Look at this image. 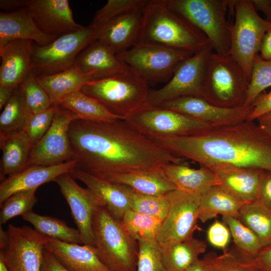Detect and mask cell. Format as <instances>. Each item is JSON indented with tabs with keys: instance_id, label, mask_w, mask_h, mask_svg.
<instances>
[{
	"instance_id": "6da1fadb",
	"label": "cell",
	"mask_w": 271,
	"mask_h": 271,
	"mask_svg": "<svg viewBox=\"0 0 271 271\" xmlns=\"http://www.w3.org/2000/svg\"><path fill=\"white\" fill-rule=\"evenodd\" d=\"M69 136L74 169L100 178L183 163V158L162 148L124 119H75L70 125Z\"/></svg>"
},
{
	"instance_id": "7a4b0ae2",
	"label": "cell",
	"mask_w": 271,
	"mask_h": 271,
	"mask_svg": "<svg viewBox=\"0 0 271 271\" xmlns=\"http://www.w3.org/2000/svg\"><path fill=\"white\" fill-rule=\"evenodd\" d=\"M150 139L175 155L212 170L228 167L271 172V131L256 120L211 127L192 136Z\"/></svg>"
},
{
	"instance_id": "3957f363",
	"label": "cell",
	"mask_w": 271,
	"mask_h": 271,
	"mask_svg": "<svg viewBox=\"0 0 271 271\" xmlns=\"http://www.w3.org/2000/svg\"><path fill=\"white\" fill-rule=\"evenodd\" d=\"M142 14L139 41L194 53L211 45L201 31L168 8L165 0H148Z\"/></svg>"
},
{
	"instance_id": "277c9868",
	"label": "cell",
	"mask_w": 271,
	"mask_h": 271,
	"mask_svg": "<svg viewBox=\"0 0 271 271\" xmlns=\"http://www.w3.org/2000/svg\"><path fill=\"white\" fill-rule=\"evenodd\" d=\"M93 232L96 254L110 271L136 270L138 242L104 207L94 215Z\"/></svg>"
},
{
	"instance_id": "5b68a950",
	"label": "cell",
	"mask_w": 271,
	"mask_h": 271,
	"mask_svg": "<svg viewBox=\"0 0 271 271\" xmlns=\"http://www.w3.org/2000/svg\"><path fill=\"white\" fill-rule=\"evenodd\" d=\"M81 91L124 119L146 104L150 90L148 82L127 66L114 75L88 83Z\"/></svg>"
},
{
	"instance_id": "8992f818",
	"label": "cell",
	"mask_w": 271,
	"mask_h": 271,
	"mask_svg": "<svg viewBox=\"0 0 271 271\" xmlns=\"http://www.w3.org/2000/svg\"><path fill=\"white\" fill-rule=\"evenodd\" d=\"M172 10L181 15L208 39L213 51L229 55L232 25L227 13L232 1L165 0Z\"/></svg>"
},
{
	"instance_id": "52a82bcc",
	"label": "cell",
	"mask_w": 271,
	"mask_h": 271,
	"mask_svg": "<svg viewBox=\"0 0 271 271\" xmlns=\"http://www.w3.org/2000/svg\"><path fill=\"white\" fill-rule=\"evenodd\" d=\"M248 84L243 70L230 55L222 56L213 51L209 54L206 64L203 98L221 107L243 106Z\"/></svg>"
},
{
	"instance_id": "ba28073f",
	"label": "cell",
	"mask_w": 271,
	"mask_h": 271,
	"mask_svg": "<svg viewBox=\"0 0 271 271\" xmlns=\"http://www.w3.org/2000/svg\"><path fill=\"white\" fill-rule=\"evenodd\" d=\"M230 55L241 66L249 82L253 61L271 22L262 18L251 0H236L234 5Z\"/></svg>"
},
{
	"instance_id": "9c48e42d",
	"label": "cell",
	"mask_w": 271,
	"mask_h": 271,
	"mask_svg": "<svg viewBox=\"0 0 271 271\" xmlns=\"http://www.w3.org/2000/svg\"><path fill=\"white\" fill-rule=\"evenodd\" d=\"M193 54L156 43L139 41L116 56L149 84L169 80L177 67Z\"/></svg>"
},
{
	"instance_id": "30bf717a",
	"label": "cell",
	"mask_w": 271,
	"mask_h": 271,
	"mask_svg": "<svg viewBox=\"0 0 271 271\" xmlns=\"http://www.w3.org/2000/svg\"><path fill=\"white\" fill-rule=\"evenodd\" d=\"M97 28L90 25L58 37L51 43L34 44L32 72L36 77L54 74L72 67L78 54L96 40Z\"/></svg>"
},
{
	"instance_id": "8fae6325",
	"label": "cell",
	"mask_w": 271,
	"mask_h": 271,
	"mask_svg": "<svg viewBox=\"0 0 271 271\" xmlns=\"http://www.w3.org/2000/svg\"><path fill=\"white\" fill-rule=\"evenodd\" d=\"M124 119L148 138L192 136L212 127L182 113L146 103Z\"/></svg>"
},
{
	"instance_id": "7c38bea8",
	"label": "cell",
	"mask_w": 271,
	"mask_h": 271,
	"mask_svg": "<svg viewBox=\"0 0 271 271\" xmlns=\"http://www.w3.org/2000/svg\"><path fill=\"white\" fill-rule=\"evenodd\" d=\"M213 51L209 45L183 61L164 86L149 91L146 103L159 106L184 96L204 98L206 64L208 55Z\"/></svg>"
},
{
	"instance_id": "4fadbf2b",
	"label": "cell",
	"mask_w": 271,
	"mask_h": 271,
	"mask_svg": "<svg viewBox=\"0 0 271 271\" xmlns=\"http://www.w3.org/2000/svg\"><path fill=\"white\" fill-rule=\"evenodd\" d=\"M169 206L157 241L162 248L193 237L197 225L201 195L176 189L166 194Z\"/></svg>"
},
{
	"instance_id": "5bb4252c",
	"label": "cell",
	"mask_w": 271,
	"mask_h": 271,
	"mask_svg": "<svg viewBox=\"0 0 271 271\" xmlns=\"http://www.w3.org/2000/svg\"><path fill=\"white\" fill-rule=\"evenodd\" d=\"M6 231L8 242L0 257L10 271H40L48 237L28 226L11 224Z\"/></svg>"
},
{
	"instance_id": "9a60e30c",
	"label": "cell",
	"mask_w": 271,
	"mask_h": 271,
	"mask_svg": "<svg viewBox=\"0 0 271 271\" xmlns=\"http://www.w3.org/2000/svg\"><path fill=\"white\" fill-rule=\"evenodd\" d=\"M77 119L71 111L60 105L56 106L52 123L42 138L33 146L28 167L52 166L72 160L69 129L72 121Z\"/></svg>"
},
{
	"instance_id": "2e32d148",
	"label": "cell",
	"mask_w": 271,
	"mask_h": 271,
	"mask_svg": "<svg viewBox=\"0 0 271 271\" xmlns=\"http://www.w3.org/2000/svg\"><path fill=\"white\" fill-rule=\"evenodd\" d=\"M70 173L58 176L55 182L68 204L72 217L84 244L94 246L93 221L97 210L105 207L102 199L89 189L80 186Z\"/></svg>"
},
{
	"instance_id": "e0dca14e",
	"label": "cell",
	"mask_w": 271,
	"mask_h": 271,
	"mask_svg": "<svg viewBox=\"0 0 271 271\" xmlns=\"http://www.w3.org/2000/svg\"><path fill=\"white\" fill-rule=\"evenodd\" d=\"M173 110L206 123L212 127L234 124L248 119L252 105L235 108L219 107L204 98L184 96L159 105Z\"/></svg>"
},
{
	"instance_id": "ac0fdd59",
	"label": "cell",
	"mask_w": 271,
	"mask_h": 271,
	"mask_svg": "<svg viewBox=\"0 0 271 271\" xmlns=\"http://www.w3.org/2000/svg\"><path fill=\"white\" fill-rule=\"evenodd\" d=\"M26 8L38 28L47 35L60 36L83 27L74 21L67 0H27Z\"/></svg>"
},
{
	"instance_id": "d6986e66",
	"label": "cell",
	"mask_w": 271,
	"mask_h": 271,
	"mask_svg": "<svg viewBox=\"0 0 271 271\" xmlns=\"http://www.w3.org/2000/svg\"><path fill=\"white\" fill-rule=\"evenodd\" d=\"M75 166V160L52 166H31L5 178L0 184V204L15 193L37 189L45 183L54 181L60 175L70 173Z\"/></svg>"
},
{
	"instance_id": "ffe728a7",
	"label": "cell",
	"mask_w": 271,
	"mask_h": 271,
	"mask_svg": "<svg viewBox=\"0 0 271 271\" xmlns=\"http://www.w3.org/2000/svg\"><path fill=\"white\" fill-rule=\"evenodd\" d=\"M142 10L125 13L97 28L96 40L109 46L116 54L132 47L140 39Z\"/></svg>"
},
{
	"instance_id": "44dd1931",
	"label": "cell",
	"mask_w": 271,
	"mask_h": 271,
	"mask_svg": "<svg viewBox=\"0 0 271 271\" xmlns=\"http://www.w3.org/2000/svg\"><path fill=\"white\" fill-rule=\"evenodd\" d=\"M33 42L11 41L0 47V85L19 86L33 68Z\"/></svg>"
},
{
	"instance_id": "7402d4cb",
	"label": "cell",
	"mask_w": 271,
	"mask_h": 271,
	"mask_svg": "<svg viewBox=\"0 0 271 271\" xmlns=\"http://www.w3.org/2000/svg\"><path fill=\"white\" fill-rule=\"evenodd\" d=\"M58 37L42 32L26 7L11 12L1 11L0 47L16 40H30L38 45L45 46Z\"/></svg>"
},
{
	"instance_id": "603a6c76",
	"label": "cell",
	"mask_w": 271,
	"mask_h": 271,
	"mask_svg": "<svg viewBox=\"0 0 271 271\" xmlns=\"http://www.w3.org/2000/svg\"><path fill=\"white\" fill-rule=\"evenodd\" d=\"M73 66L82 73H94L96 80L114 75L127 67L109 46L97 40L78 54Z\"/></svg>"
},
{
	"instance_id": "cb8c5ba5",
	"label": "cell",
	"mask_w": 271,
	"mask_h": 271,
	"mask_svg": "<svg viewBox=\"0 0 271 271\" xmlns=\"http://www.w3.org/2000/svg\"><path fill=\"white\" fill-rule=\"evenodd\" d=\"M45 248L70 271H110L100 260L93 246L48 237Z\"/></svg>"
},
{
	"instance_id": "d4e9b609",
	"label": "cell",
	"mask_w": 271,
	"mask_h": 271,
	"mask_svg": "<svg viewBox=\"0 0 271 271\" xmlns=\"http://www.w3.org/2000/svg\"><path fill=\"white\" fill-rule=\"evenodd\" d=\"M218 185L244 203L256 201L264 171L221 167L212 170Z\"/></svg>"
},
{
	"instance_id": "484cf974",
	"label": "cell",
	"mask_w": 271,
	"mask_h": 271,
	"mask_svg": "<svg viewBox=\"0 0 271 271\" xmlns=\"http://www.w3.org/2000/svg\"><path fill=\"white\" fill-rule=\"evenodd\" d=\"M101 179L148 195H164L177 189L166 177L162 167L117 173Z\"/></svg>"
},
{
	"instance_id": "4316f807",
	"label": "cell",
	"mask_w": 271,
	"mask_h": 271,
	"mask_svg": "<svg viewBox=\"0 0 271 271\" xmlns=\"http://www.w3.org/2000/svg\"><path fill=\"white\" fill-rule=\"evenodd\" d=\"M70 174L100 197L104 202L105 208L115 219L120 221L125 212L130 209L126 186L76 169H73Z\"/></svg>"
},
{
	"instance_id": "83f0119b",
	"label": "cell",
	"mask_w": 271,
	"mask_h": 271,
	"mask_svg": "<svg viewBox=\"0 0 271 271\" xmlns=\"http://www.w3.org/2000/svg\"><path fill=\"white\" fill-rule=\"evenodd\" d=\"M162 169L177 189L189 193L201 195L212 186L218 185L215 172L205 166L194 169L183 164L169 163Z\"/></svg>"
},
{
	"instance_id": "f1b7e54d",
	"label": "cell",
	"mask_w": 271,
	"mask_h": 271,
	"mask_svg": "<svg viewBox=\"0 0 271 271\" xmlns=\"http://www.w3.org/2000/svg\"><path fill=\"white\" fill-rule=\"evenodd\" d=\"M37 78L49 96L53 106L59 105L65 97L81 90L86 84L96 80L94 73H82L74 66L54 74Z\"/></svg>"
},
{
	"instance_id": "f546056e",
	"label": "cell",
	"mask_w": 271,
	"mask_h": 271,
	"mask_svg": "<svg viewBox=\"0 0 271 271\" xmlns=\"http://www.w3.org/2000/svg\"><path fill=\"white\" fill-rule=\"evenodd\" d=\"M33 147L25 132L0 139L2 151L0 168L1 181L28 167Z\"/></svg>"
},
{
	"instance_id": "4dcf8cb0",
	"label": "cell",
	"mask_w": 271,
	"mask_h": 271,
	"mask_svg": "<svg viewBox=\"0 0 271 271\" xmlns=\"http://www.w3.org/2000/svg\"><path fill=\"white\" fill-rule=\"evenodd\" d=\"M244 203L219 185H215L201 195L198 219L202 223L218 215L238 218Z\"/></svg>"
},
{
	"instance_id": "1f68e13d",
	"label": "cell",
	"mask_w": 271,
	"mask_h": 271,
	"mask_svg": "<svg viewBox=\"0 0 271 271\" xmlns=\"http://www.w3.org/2000/svg\"><path fill=\"white\" fill-rule=\"evenodd\" d=\"M32 114L20 84L1 113L0 139L24 132Z\"/></svg>"
},
{
	"instance_id": "d6a6232c",
	"label": "cell",
	"mask_w": 271,
	"mask_h": 271,
	"mask_svg": "<svg viewBox=\"0 0 271 271\" xmlns=\"http://www.w3.org/2000/svg\"><path fill=\"white\" fill-rule=\"evenodd\" d=\"M206 248L204 241L193 237L166 248L161 247L163 260L169 271H186L199 259Z\"/></svg>"
},
{
	"instance_id": "836d02e7",
	"label": "cell",
	"mask_w": 271,
	"mask_h": 271,
	"mask_svg": "<svg viewBox=\"0 0 271 271\" xmlns=\"http://www.w3.org/2000/svg\"><path fill=\"white\" fill-rule=\"evenodd\" d=\"M59 105L72 112L79 119L111 121L124 119L110 112L99 101L81 90L65 97Z\"/></svg>"
},
{
	"instance_id": "e575fe53",
	"label": "cell",
	"mask_w": 271,
	"mask_h": 271,
	"mask_svg": "<svg viewBox=\"0 0 271 271\" xmlns=\"http://www.w3.org/2000/svg\"><path fill=\"white\" fill-rule=\"evenodd\" d=\"M22 218L31 223L37 231L48 237L68 243L83 244L78 229L69 227L63 220L40 215L32 210L22 216Z\"/></svg>"
},
{
	"instance_id": "d590c367",
	"label": "cell",
	"mask_w": 271,
	"mask_h": 271,
	"mask_svg": "<svg viewBox=\"0 0 271 271\" xmlns=\"http://www.w3.org/2000/svg\"><path fill=\"white\" fill-rule=\"evenodd\" d=\"M259 238L262 247L271 244V209L256 201L244 203L237 218Z\"/></svg>"
},
{
	"instance_id": "8d00e7d4",
	"label": "cell",
	"mask_w": 271,
	"mask_h": 271,
	"mask_svg": "<svg viewBox=\"0 0 271 271\" xmlns=\"http://www.w3.org/2000/svg\"><path fill=\"white\" fill-rule=\"evenodd\" d=\"M130 235L136 241L156 240L163 220L129 209L120 221Z\"/></svg>"
},
{
	"instance_id": "74e56055",
	"label": "cell",
	"mask_w": 271,
	"mask_h": 271,
	"mask_svg": "<svg viewBox=\"0 0 271 271\" xmlns=\"http://www.w3.org/2000/svg\"><path fill=\"white\" fill-rule=\"evenodd\" d=\"M222 218L230 230L235 248L243 255L254 259L263 248L256 234L236 217Z\"/></svg>"
},
{
	"instance_id": "f35d334b",
	"label": "cell",
	"mask_w": 271,
	"mask_h": 271,
	"mask_svg": "<svg viewBox=\"0 0 271 271\" xmlns=\"http://www.w3.org/2000/svg\"><path fill=\"white\" fill-rule=\"evenodd\" d=\"M126 187L130 209L163 221L165 219L169 206L166 194L164 195L145 194L136 192L127 186Z\"/></svg>"
},
{
	"instance_id": "ab89813d",
	"label": "cell",
	"mask_w": 271,
	"mask_h": 271,
	"mask_svg": "<svg viewBox=\"0 0 271 271\" xmlns=\"http://www.w3.org/2000/svg\"><path fill=\"white\" fill-rule=\"evenodd\" d=\"M210 271H260L254 259L240 253L234 246L218 255L211 252Z\"/></svg>"
},
{
	"instance_id": "60d3db41",
	"label": "cell",
	"mask_w": 271,
	"mask_h": 271,
	"mask_svg": "<svg viewBox=\"0 0 271 271\" xmlns=\"http://www.w3.org/2000/svg\"><path fill=\"white\" fill-rule=\"evenodd\" d=\"M37 189L24 190L14 193L1 205L0 224L6 223L17 216H23L32 211L38 202Z\"/></svg>"
},
{
	"instance_id": "b9f144b4",
	"label": "cell",
	"mask_w": 271,
	"mask_h": 271,
	"mask_svg": "<svg viewBox=\"0 0 271 271\" xmlns=\"http://www.w3.org/2000/svg\"><path fill=\"white\" fill-rule=\"evenodd\" d=\"M148 0H108L94 14L89 25L97 28L130 12L143 10Z\"/></svg>"
},
{
	"instance_id": "7bdbcfd3",
	"label": "cell",
	"mask_w": 271,
	"mask_h": 271,
	"mask_svg": "<svg viewBox=\"0 0 271 271\" xmlns=\"http://www.w3.org/2000/svg\"><path fill=\"white\" fill-rule=\"evenodd\" d=\"M271 86V60L257 55L253 61L244 106L251 105L256 98Z\"/></svg>"
},
{
	"instance_id": "ee69618b",
	"label": "cell",
	"mask_w": 271,
	"mask_h": 271,
	"mask_svg": "<svg viewBox=\"0 0 271 271\" xmlns=\"http://www.w3.org/2000/svg\"><path fill=\"white\" fill-rule=\"evenodd\" d=\"M20 85L32 114L42 112L52 105L49 96L32 71L25 77Z\"/></svg>"
},
{
	"instance_id": "f6af8a7d",
	"label": "cell",
	"mask_w": 271,
	"mask_h": 271,
	"mask_svg": "<svg viewBox=\"0 0 271 271\" xmlns=\"http://www.w3.org/2000/svg\"><path fill=\"white\" fill-rule=\"evenodd\" d=\"M136 271H169L162 258L161 247L156 240H139Z\"/></svg>"
},
{
	"instance_id": "bcb514c9",
	"label": "cell",
	"mask_w": 271,
	"mask_h": 271,
	"mask_svg": "<svg viewBox=\"0 0 271 271\" xmlns=\"http://www.w3.org/2000/svg\"><path fill=\"white\" fill-rule=\"evenodd\" d=\"M56 106L31 116L24 132L33 146L45 134L50 127L54 117Z\"/></svg>"
},
{
	"instance_id": "7dc6e473",
	"label": "cell",
	"mask_w": 271,
	"mask_h": 271,
	"mask_svg": "<svg viewBox=\"0 0 271 271\" xmlns=\"http://www.w3.org/2000/svg\"><path fill=\"white\" fill-rule=\"evenodd\" d=\"M206 237L209 243L217 249H227L231 238L230 230L223 221H214L208 228Z\"/></svg>"
},
{
	"instance_id": "c3c4849f",
	"label": "cell",
	"mask_w": 271,
	"mask_h": 271,
	"mask_svg": "<svg viewBox=\"0 0 271 271\" xmlns=\"http://www.w3.org/2000/svg\"><path fill=\"white\" fill-rule=\"evenodd\" d=\"M252 109L248 120H255L262 115L271 111V91L261 94L251 104Z\"/></svg>"
},
{
	"instance_id": "681fc988",
	"label": "cell",
	"mask_w": 271,
	"mask_h": 271,
	"mask_svg": "<svg viewBox=\"0 0 271 271\" xmlns=\"http://www.w3.org/2000/svg\"><path fill=\"white\" fill-rule=\"evenodd\" d=\"M256 201L271 209V172H264Z\"/></svg>"
},
{
	"instance_id": "f907efd6",
	"label": "cell",
	"mask_w": 271,
	"mask_h": 271,
	"mask_svg": "<svg viewBox=\"0 0 271 271\" xmlns=\"http://www.w3.org/2000/svg\"><path fill=\"white\" fill-rule=\"evenodd\" d=\"M40 271H70L49 250L44 248Z\"/></svg>"
},
{
	"instance_id": "816d5d0a",
	"label": "cell",
	"mask_w": 271,
	"mask_h": 271,
	"mask_svg": "<svg viewBox=\"0 0 271 271\" xmlns=\"http://www.w3.org/2000/svg\"><path fill=\"white\" fill-rule=\"evenodd\" d=\"M254 262L260 271H271V244L261 249Z\"/></svg>"
},
{
	"instance_id": "f5cc1de1",
	"label": "cell",
	"mask_w": 271,
	"mask_h": 271,
	"mask_svg": "<svg viewBox=\"0 0 271 271\" xmlns=\"http://www.w3.org/2000/svg\"><path fill=\"white\" fill-rule=\"evenodd\" d=\"M259 51L262 59L271 60V26L263 36Z\"/></svg>"
},
{
	"instance_id": "db71d44e",
	"label": "cell",
	"mask_w": 271,
	"mask_h": 271,
	"mask_svg": "<svg viewBox=\"0 0 271 271\" xmlns=\"http://www.w3.org/2000/svg\"><path fill=\"white\" fill-rule=\"evenodd\" d=\"M27 0H1V11L11 12L26 7Z\"/></svg>"
},
{
	"instance_id": "11a10c76",
	"label": "cell",
	"mask_w": 271,
	"mask_h": 271,
	"mask_svg": "<svg viewBox=\"0 0 271 271\" xmlns=\"http://www.w3.org/2000/svg\"><path fill=\"white\" fill-rule=\"evenodd\" d=\"M211 252L193 263L186 271H210Z\"/></svg>"
},
{
	"instance_id": "9f6ffc18",
	"label": "cell",
	"mask_w": 271,
	"mask_h": 271,
	"mask_svg": "<svg viewBox=\"0 0 271 271\" xmlns=\"http://www.w3.org/2000/svg\"><path fill=\"white\" fill-rule=\"evenodd\" d=\"M18 86L0 85V109L2 110L12 96Z\"/></svg>"
},
{
	"instance_id": "6f0895ef",
	"label": "cell",
	"mask_w": 271,
	"mask_h": 271,
	"mask_svg": "<svg viewBox=\"0 0 271 271\" xmlns=\"http://www.w3.org/2000/svg\"><path fill=\"white\" fill-rule=\"evenodd\" d=\"M255 9L262 12L266 20L271 22V0H251Z\"/></svg>"
},
{
	"instance_id": "680465c9",
	"label": "cell",
	"mask_w": 271,
	"mask_h": 271,
	"mask_svg": "<svg viewBox=\"0 0 271 271\" xmlns=\"http://www.w3.org/2000/svg\"><path fill=\"white\" fill-rule=\"evenodd\" d=\"M255 120L271 131V111L262 115Z\"/></svg>"
},
{
	"instance_id": "91938a15",
	"label": "cell",
	"mask_w": 271,
	"mask_h": 271,
	"mask_svg": "<svg viewBox=\"0 0 271 271\" xmlns=\"http://www.w3.org/2000/svg\"><path fill=\"white\" fill-rule=\"evenodd\" d=\"M8 242V235L7 231L0 226V250L3 249Z\"/></svg>"
},
{
	"instance_id": "94428289",
	"label": "cell",
	"mask_w": 271,
	"mask_h": 271,
	"mask_svg": "<svg viewBox=\"0 0 271 271\" xmlns=\"http://www.w3.org/2000/svg\"><path fill=\"white\" fill-rule=\"evenodd\" d=\"M0 271H10L3 259L0 257Z\"/></svg>"
}]
</instances>
